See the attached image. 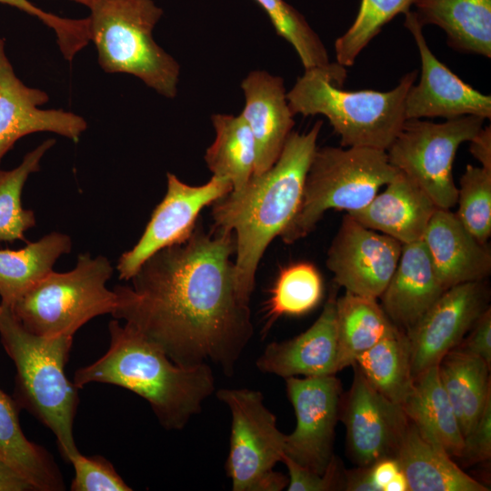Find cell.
<instances>
[{
	"instance_id": "6da1fadb",
	"label": "cell",
	"mask_w": 491,
	"mask_h": 491,
	"mask_svg": "<svg viewBox=\"0 0 491 491\" xmlns=\"http://www.w3.org/2000/svg\"><path fill=\"white\" fill-rule=\"evenodd\" d=\"M233 233L195 226L184 243L147 258L116 286L115 319L156 345L182 367L218 366L232 376L254 335L249 303L238 295Z\"/></svg>"
},
{
	"instance_id": "7a4b0ae2",
	"label": "cell",
	"mask_w": 491,
	"mask_h": 491,
	"mask_svg": "<svg viewBox=\"0 0 491 491\" xmlns=\"http://www.w3.org/2000/svg\"><path fill=\"white\" fill-rule=\"evenodd\" d=\"M323 121L303 134L289 135L274 165L252 175L238 190H232L212 204L215 231L233 233L235 285L242 300L249 303L262 256L296 215L301 202L306 175L317 148Z\"/></svg>"
},
{
	"instance_id": "3957f363",
	"label": "cell",
	"mask_w": 491,
	"mask_h": 491,
	"mask_svg": "<svg viewBox=\"0 0 491 491\" xmlns=\"http://www.w3.org/2000/svg\"><path fill=\"white\" fill-rule=\"evenodd\" d=\"M108 329V350L77 369L73 383L78 388L98 382L128 389L149 403L165 429H183L215 391L211 366L175 365L156 345L118 319L112 320Z\"/></svg>"
},
{
	"instance_id": "277c9868",
	"label": "cell",
	"mask_w": 491,
	"mask_h": 491,
	"mask_svg": "<svg viewBox=\"0 0 491 491\" xmlns=\"http://www.w3.org/2000/svg\"><path fill=\"white\" fill-rule=\"evenodd\" d=\"M417 75V70L406 73L386 92L347 91L342 88L346 68L336 62L305 69L286 98L293 115H325L342 147L386 151L406 120V96Z\"/></svg>"
},
{
	"instance_id": "5b68a950",
	"label": "cell",
	"mask_w": 491,
	"mask_h": 491,
	"mask_svg": "<svg viewBox=\"0 0 491 491\" xmlns=\"http://www.w3.org/2000/svg\"><path fill=\"white\" fill-rule=\"evenodd\" d=\"M0 341L15 366L16 404L52 431L67 460L78 451L73 435L78 387L65 373L73 336L35 335L0 304Z\"/></svg>"
},
{
	"instance_id": "8992f818",
	"label": "cell",
	"mask_w": 491,
	"mask_h": 491,
	"mask_svg": "<svg viewBox=\"0 0 491 491\" xmlns=\"http://www.w3.org/2000/svg\"><path fill=\"white\" fill-rule=\"evenodd\" d=\"M89 9L90 41L101 68L136 76L161 95L175 98L180 65L153 37L162 8L154 0H96Z\"/></svg>"
},
{
	"instance_id": "52a82bcc",
	"label": "cell",
	"mask_w": 491,
	"mask_h": 491,
	"mask_svg": "<svg viewBox=\"0 0 491 491\" xmlns=\"http://www.w3.org/2000/svg\"><path fill=\"white\" fill-rule=\"evenodd\" d=\"M386 151L368 147L316 148L298 209L279 237L293 244L310 234L324 214L364 208L396 174Z\"/></svg>"
},
{
	"instance_id": "ba28073f",
	"label": "cell",
	"mask_w": 491,
	"mask_h": 491,
	"mask_svg": "<svg viewBox=\"0 0 491 491\" xmlns=\"http://www.w3.org/2000/svg\"><path fill=\"white\" fill-rule=\"evenodd\" d=\"M113 272L106 257L80 254L74 269L50 272L10 308L23 326L35 335L73 336L94 317L115 309L117 295L105 286Z\"/></svg>"
},
{
	"instance_id": "9c48e42d",
	"label": "cell",
	"mask_w": 491,
	"mask_h": 491,
	"mask_svg": "<svg viewBox=\"0 0 491 491\" xmlns=\"http://www.w3.org/2000/svg\"><path fill=\"white\" fill-rule=\"evenodd\" d=\"M216 397L231 413L229 453L225 464L233 491H280L288 477L274 467L285 454V438L276 417L264 405L260 391L221 388Z\"/></svg>"
},
{
	"instance_id": "30bf717a",
	"label": "cell",
	"mask_w": 491,
	"mask_h": 491,
	"mask_svg": "<svg viewBox=\"0 0 491 491\" xmlns=\"http://www.w3.org/2000/svg\"><path fill=\"white\" fill-rule=\"evenodd\" d=\"M486 119L463 115L435 123L406 119L386 151L389 163L415 182L437 208L456 205L453 164L461 144L469 142Z\"/></svg>"
},
{
	"instance_id": "8fae6325",
	"label": "cell",
	"mask_w": 491,
	"mask_h": 491,
	"mask_svg": "<svg viewBox=\"0 0 491 491\" xmlns=\"http://www.w3.org/2000/svg\"><path fill=\"white\" fill-rule=\"evenodd\" d=\"M166 193L154 209L141 237L118 259L120 279L130 280L157 251L186 241L196 226L200 211L233 189L226 178L216 175L201 185H187L172 173L166 174Z\"/></svg>"
},
{
	"instance_id": "7c38bea8",
	"label": "cell",
	"mask_w": 491,
	"mask_h": 491,
	"mask_svg": "<svg viewBox=\"0 0 491 491\" xmlns=\"http://www.w3.org/2000/svg\"><path fill=\"white\" fill-rule=\"evenodd\" d=\"M296 425L286 435L285 455L324 474L334 457L335 427L340 414L341 383L333 376L286 378Z\"/></svg>"
},
{
	"instance_id": "4fadbf2b",
	"label": "cell",
	"mask_w": 491,
	"mask_h": 491,
	"mask_svg": "<svg viewBox=\"0 0 491 491\" xmlns=\"http://www.w3.org/2000/svg\"><path fill=\"white\" fill-rule=\"evenodd\" d=\"M403 245L346 215L327 250L326 265L336 285L379 298L398 264Z\"/></svg>"
},
{
	"instance_id": "5bb4252c",
	"label": "cell",
	"mask_w": 491,
	"mask_h": 491,
	"mask_svg": "<svg viewBox=\"0 0 491 491\" xmlns=\"http://www.w3.org/2000/svg\"><path fill=\"white\" fill-rule=\"evenodd\" d=\"M484 281L447 288L407 331L413 379L426 369L438 366L458 346L480 315L489 306Z\"/></svg>"
},
{
	"instance_id": "9a60e30c",
	"label": "cell",
	"mask_w": 491,
	"mask_h": 491,
	"mask_svg": "<svg viewBox=\"0 0 491 491\" xmlns=\"http://www.w3.org/2000/svg\"><path fill=\"white\" fill-rule=\"evenodd\" d=\"M404 15V25L412 35L421 60L420 80L417 85H412L406 96V118L446 120L476 115L490 119L491 96L465 83L436 57L414 11L409 10Z\"/></svg>"
},
{
	"instance_id": "2e32d148",
	"label": "cell",
	"mask_w": 491,
	"mask_h": 491,
	"mask_svg": "<svg viewBox=\"0 0 491 491\" xmlns=\"http://www.w3.org/2000/svg\"><path fill=\"white\" fill-rule=\"evenodd\" d=\"M355 376L344 398L341 419L347 445L359 466L395 457L409 419L399 404L377 392L353 366Z\"/></svg>"
},
{
	"instance_id": "e0dca14e",
	"label": "cell",
	"mask_w": 491,
	"mask_h": 491,
	"mask_svg": "<svg viewBox=\"0 0 491 491\" xmlns=\"http://www.w3.org/2000/svg\"><path fill=\"white\" fill-rule=\"evenodd\" d=\"M5 45V38H0V163L17 140L33 133H55L77 142L86 121L63 109L39 108L48 102V95L16 76Z\"/></svg>"
},
{
	"instance_id": "ac0fdd59",
	"label": "cell",
	"mask_w": 491,
	"mask_h": 491,
	"mask_svg": "<svg viewBox=\"0 0 491 491\" xmlns=\"http://www.w3.org/2000/svg\"><path fill=\"white\" fill-rule=\"evenodd\" d=\"M336 291L331 290L316 322L305 332L266 346L256 365L259 371L283 378L326 376L339 371Z\"/></svg>"
},
{
	"instance_id": "d6986e66",
	"label": "cell",
	"mask_w": 491,
	"mask_h": 491,
	"mask_svg": "<svg viewBox=\"0 0 491 491\" xmlns=\"http://www.w3.org/2000/svg\"><path fill=\"white\" fill-rule=\"evenodd\" d=\"M245 106L240 114L256 144L254 175L277 161L295 125L284 79L265 70H253L241 82Z\"/></svg>"
},
{
	"instance_id": "ffe728a7",
	"label": "cell",
	"mask_w": 491,
	"mask_h": 491,
	"mask_svg": "<svg viewBox=\"0 0 491 491\" xmlns=\"http://www.w3.org/2000/svg\"><path fill=\"white\" fill-rule=\"evenodd\" d=\"M422 241L446 289L484 281L491 273L487 244L479 242L451 209L436 208Z\"/></svg>"
},
{
	"instance_id": "44dd1931",
	"label": "cell",
	"mask_w": 491,
	"mask_h": 491,
	"mask_svg": "<svg viewBox=\"0 0 491 491\" xmlns=\"http://www.w3.org/2000/svg\"><path fill=\"white\" fill-rule=\"evenodd\" d=\"M364 208L346 213L358 223L402 245L422 240L436 210L431 198L402 172L385 185Z\"/></svg>"
},
{
	"instance_id": "7402d4cb",
	"label": "cell",
	"mask_w": 491,
	"mask_h": 491,
	"mask_svg": "<svg viewBox=\"0 0 491 491\" xmlns=\"http://www.w3.org/2000/svg\"><path fill=\"white\" fill-rule=\"evenodd\" d=\"M446 290L420 240L403 245L396 270L379 298L390 321L407 331Z\"/></svg>"
},
{
	"instance_id": "603a6c76",
	"label": "cell",
	"mask_w": 491,
	"mask_h": 491,
	"mask_svg": "<svg viewBox=\"0 0 491 491\" xmlns=\"http://www.w3.org/2000/svg\"><path fill=\"white\" fill-rule=\"evenodd\" d=\"M452 456L409 420L395 455L408 491H487L465 473Z\"/></svg>"
},
{
	"instance_id": "cb8c5ba5",
	"label": "cell",
	"mask_w": 491,
	"mask_h": 491,
	"mask_svg": "<svg viewBox=\"0 0 491 491\" xmlns=\"http://www.w3.org/2000/svg\"><path fill=\"white\" fill-rule=\"evenodd\" d=\"M414 6L420 25L444 30L454 50L491 57V0H416Z\"/></svg>"
},
{
	"instance_id": "d4e9b609",
	"label": "cell",
	"mask_w": 491,
	"mask_h": 491,
	"mask_svg": "<svg viewBox=\"0 0 491 491\" xmlns=\"http://www.w3.org/2000/svg\"><path fill=\"white\" fill-rule=\"evenodd\" d=\"M408 419L421 432L439 444L452 457H458L463 435L451 402L440 380L438 366L414 378L401 405Z\"/></svg>"
},
{
	"instance_id": "484cf974",
	"label": "cell",
	"mask_w": 491,
	"mask_h": 491,
	"mask_svg": "<svg viewBox=\"0 0 491 491\" xmlns=\"http://www.w3.org/2000/svg\"><path fill=\"white\" fill-rule=\"evenodd\" d=\"M19 409L15 400L0 388V459L15 468L35 490H64L62 474L51 455L23 433Z\"/></svg>"
},
{
	"instance_id": "4316f807",
	"label": "cell",
	"mask_w": 491,
	"mask_h": 491,
	"mask_svg": "<svg viewBox=\"0 0 491 491\" xmlns=\"http://www.w3.org/2000/svg\"><path fill=\"white\" fill-rule=\"evenodd\" d=\"M490 367L476 356L452 349L438 364L440 380L457 418L463 437L478 421L491 398Z\"/></svg>"
},
{
	"instance_id": "83f0119b",
	"label": "cell",
	"mask_w": 491,
	"mask_h": 491,
	"mask_svg": "<svg viewBox=\"0 0 491 491\" xmlns=\"http://www.w3.org/2000/svg\"><path fill=\"white\" fill-rule=\"evenodd\" d=\"M69 235L51 232L18 250L0 249V304L12 306L35 284L53 271L57 259L70 253Z\"/></svg>"
},
{
	"instance_id": "f1b7e54d",
	"label": "cell",
	"mask_w": 491,
	"mask_h": 491,
	"mask_svg": "<svg viewBox=\"0 0 491 491\" xmlns=\"http://www.w3.org/2000/svg\"><path fill=\"white\" fill-rule=\"evenodd\" d=\"M395 326L377 299L347 291L336 297L339 371L353 366L358 356L370 349Z\"/></svg>"
},
{
	"instance_id": "f546056e",
	"label": "cell",
	"mask_w": 491,
	"mask_h": 491,
	"mask_svg": "<svg viewBox=\"0 0 491 491\" xmlns=\"http://www.w3.org/2000/svg\"><path fill=\"white\" fill-rule=\"evenodd\" d=\"M215 139L206 149L205 161L213 175L226 178L232 190L242 188L254 175L256 144L243 117L214 114Z\"/></svg>"
},
{
	"instance_id": "4dcf8cb0",
	"label": "cell",
	"mask_w": 491,
	"mask_h": 491,
	"mask_svg": "<svg viewBox=\"0 0 491 491\" xmlns=\"http://www.w3.org/2000/svg\"><path fill=\"white\" fill-rule=\"evenodd\" d=\"M353 366L377 392L400 406L412 388L409 342L397 326L358 356Z\"/></svg>"
},
{
	"instance_id": "1f68e13d",
	"label": "cell",
	"mask_w": 491,
	"mask_h": 491,
	"mask_svg": "<svg viewBox=\"0 0 491 491\" xmlns=\"http://www.w3.org/2000/svg\"><path fill=\"white\" fill-rule=\"evenodd\" d=\"M55 144L54 138L45 140L28 152L17 167L0 169V242L28 243L25 233L36 222L34 211L22 206V191L28 176L40 170L41 159Z\"/></svg>"
},
{
	"instance_id": "d6a6232c",
	"label": "cell",
	"mask_w": 491,
	"mask_h": 491,
	"mask_svg": "<svg viewBox=\"0 0 491 491\" xmlns=\"http://www.w3.org/2000/svg\"><path fill=\"white\" fill-rule=\"evenodd\" d=\"M323 296V281L316 267L298 262L281 269L266 306L265 331L283 316H301L313 310Z\"/></svg>"
},
{
	"instance_id": "836d02e7",
	"label": "cell",
	"mask_w": 491,
	"mask_h": 491,
	"mask_svg": "<svg viewBox=\"0 0 491 491\" xmlns=\"http://www.w3.org/2000/svg\"><path fill=\"white\" fill-rule=\"evenodd\" d=\"M416 0H361L351 26L335 41L336 63L346 67L355 64L359 54L399 14H405Z\"/></svg>"
},
{
	"instance_id": "e575fe53",
	"label": "cell",
	"mask_w": 491,
	"mask_h": 491,
	"mask_svg": "<svg viewBox=\"0 0 491 491\" xmlns=\"http://www.w3.org/2000/svg\"><path fill=\"white\" fill-rule=\"evenodd\" d=\"M266 13L276 32L297 53L305 69L331 65L328 52L305 16L284 0H255Z\"/></svg>"
},
{
	"instance_id": "d590c367",
	"label": "cell",
	"mask_w": 491,
	"mask_h": 491,
	"mask_svg": "<svg viewBox=\"0 0 491 491\" xmlns=\"http://www.w3.org/2000/svg\"><path fill=\"white\" fill-rule=\"evenodd\" d=\"M456 216L481 243L491 235V171L467 165L457 187Z\"/></svg>"
},
{
	"instance_id": "8d00e7d4",
	"label": "cell",
	"mask_w": 491,
	"mask_h": 491,
	"mask_svg": "<svg viewBox=\"0 0 491 491\" xmlns=\"http://www.w3.org/2000/svg\"><path fill=\"white\" fill-rule=\"evenodd\" d=\"M0 3L35 16L50 27L56 35V42L63 56L69 62L90 42L88 17L80 19L61 17L44 11L29 0H0Z\"/></svg>"
},
{
	"instance_id": "74e56055",
	"label": "cell",
	"mask_w": 491,
	"mask_h": 491,
	"mask_svg": "<svg viewBox=\"0 0 491 491\" xmlns=\"http://www.w3.org/2000/svg\"><path fill=\"white\" fill-rule=\"evenodd\" d=\"M74 466L73 491H131L132 488L117 474L105 458L83 456L79 451L67 459Z\"/></svg>"
},
{
	"instance_id": "f35d334b",
	"label": "cell",
	"mask_w": 491,
	"mask_h": 491,
	"mask_svg": "<svg viewBox=\"0 0 491 491\" xmlns=\"http://www.w3.org/2000/svg\"><path fill=\"white\" fill-rule=\"evenodd\" d=\"M288 470V491H329L341 487V476L335 456L324 474L303 466L284 454L282 461Z\"/></svg>"
},
{
	"instance_id": "ab89813d",
	"label": "cell",
	"mask_w": 491,
	"mask_h": 491,
	"mask_svg": "<svg viewBox=\"0 0 491 491\" xmlns=\"http://www.w3.org/2000/svg\"><path fill=\"white\" fill-rule=\"evenodd\" d=\"M491 457V398L478 421L463 437V446L457 458L466 466L489 460Z\"/></svg>"
},
{
	"instance_id": "60d3db41",
	"label": "cell",
	"mask_w": 491,
	"mask_h": 491,
	"mask_svg": "<svg viewBox=\"0 0 491 491\" xmlns=\"http://www.w3.org/2000/svg\"><path fill=\"white\" fill-rule=\"evenodd\" d=\"M458 350L484 360L491 366V310L487 307L477 318Z\"/></svg>"
},
{
	"instance_id": "b9f144b4",
	"label": "cell",
	"mask_w": 491,
	"mask_h": 491,
	"mask_svg": "<svg viewBox=\"0 0 491 491\" xmlns=\"http://www.w3.org/2000/svg\"><path fill=\"white\" fill-rule=\"evenodd\" d=\"M469 151L480 166L491 171V127L483 126L469 141Z\"/></svg>"
},
{
	"instance_id": "7bdbcfd3",
	"label": "cell",
	"mask_w": 491,
	"mask_h": 491,
	"mask_svg": "<svg viewBox=\"0 0 491 491\" xmlns=\"http://www.w3.org/2000/svg\"><path fill=\"white\" fill-rule=\"evenodd\" d=\"M35 487L15 468L0 459V491H31Z\"/></svg>"
},
{
	"instance_id": "ee69618b",
	"label": "cell",
	"mask_w": 491,
	"mask_h": 491,
	"mask_svg": "<svg viewBox=\"0 0 491 491\" xmlns=\"http://www.w3.org/2000/svg\"><path fill=\"white\" fill-rule=\"evenodd\" d=\"M372 481L379 491L400 471L399 465L395 457L380 459L369 466Z\"/></svg>"
},
{
	"instance_id": "f6af8a7d",
	"label": "cell",
	"mask_w": 491,
	"mask_h": 491,
	"mask_svg": "<svg viewBox=\"0 0 491 491\" xmlns=\"http://www.w3.org/2000/svg\"><path fill=\"white\" fill-rule=\"evenodd\" d=\"M342 486L349 491H379L372 481L369 466H359L346 473Z\"/></svg>"
},
{
	"instance_id": "bcb514c9",
	"label": "cell",
	"mask_w": 491,
	"mask_h": 491,
	"mask_svg": "<svg viewBox=\"0 0 491 491\" xmlns=\"http://www.w3.org/2000/svg\"><path fill=\"white\" fill-rule=\"evenodd\" d=\"M383 491H408V484L406 476L400 470L385 486Z\"/></svg>"
},
{
	"instance_id": "7dc6e473",
	"label": "cell",
	"mask_w": 491,
	"mask_h": 491,
	"mask_svg": "<svg viewBox=\"0 0 491 491\" xmlns=\"http://www.w3.org/2000/svg\"><path fill=\"white\" fill-rule=\"evenodd\" d=\"M70 1L84 5L89 8L96 0H70Z\"/></svg>"
}]
</instances>
